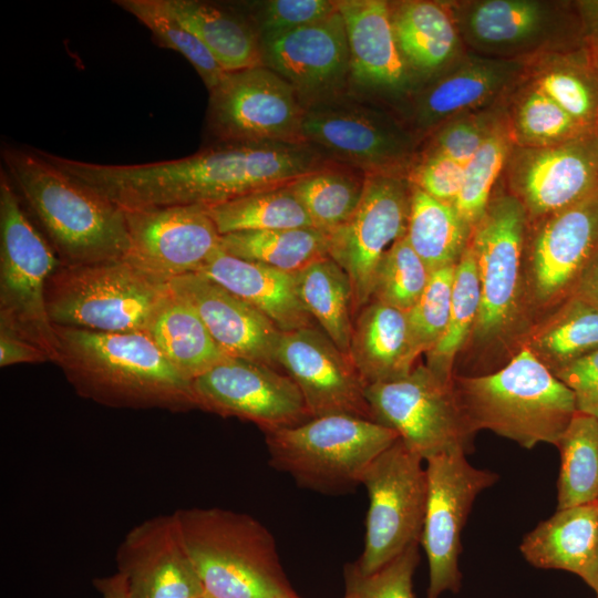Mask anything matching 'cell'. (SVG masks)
<instances>
[{
	"mask_svg": "<svg viewBox=\"0 0 598 598\" xmlns=\"http://www.w3.org/2000/svg\"><path fill=\"white\" fill-rule=\"evenodd\" d=\"M52 164L123 209L212 206L279 185L332 159L309 143H209L186 157L96 164L45 152Z\"/></svg>",
	"mask_w": 598,
	"mask_h": 598,
	"instance_id": "cell-1",
	"label": "cell"
},
{
	"mask_svg": "<svg viewBox=\"0 0 598 598\" xmlns=\"http://www.w3.org/2000/svg\"><path fill=\"white\" fill-rule=\"evenodd\" d=\"M56 360L82 398L117 409H196L192 381L146 332H100L53 326Z\"/></svg>",
	"mask_w": 598,
	"mask_h": 598,
	"instance_id": "cell-2",
	"label": "cell"
},
{
	"mask_svg": "<svg viewBox=\"0 0 598 598\" xmlns=\"http://www.w3.org/2000/svg\"><path fill=\"white\" fill-rule=\"evenodd\" d=\"M4 171L42 226L62 264L124 259V209L49 162L39 148L3 145Z\"/></svg>",
	"mask_w": 598,
	"mask_h": 598,
	"instance_id": "cell-3",
	"label": "cell"
},
{
	"mask_svg": "<svg viewBox=\"0 0 598 598\" xmlns=\"http://www.w3.org/2000/svg\"><path fill=\"white\" fill-rule=\"evenodd\" d=\"M453 386L473 434L486 429L526 448L556 445L577 412L570 389L527 347L501 370Z\"/></svg>",
	"mask_w": 598,
	"mask_h": 598,
	"instance_id": "cell-4",
	"label": "cell"
},
{
	"mask_svg": "<svg viewBox=\"0 0 598 598\" xmlns=\"http://www.w3.org/2000/svg\"><path fill=\"white\" fill-rule=\"evenodd\" d=\"M182 539L212 598H301L272 534L255 517L219 507L174 512Z\"/></svg>",
	"mask_w": 598,
	"mask_h": 598,
	"instance_id": "cell-5",
	"label": "cell"
},
{
	"mask_svg": "<svg viewBox=\"0 0 598 598\" xmlns=\"http://www.w3.org/2000/svg\"><path fill=\"white\" fill-rule=\"evenodd\" d=\"M265 436L275 470L300 487L331 495L360 485L369 465L399 439L379 422L349 414L312 417Z\"/></svg>",
	"mask_w": 598,
	"mask_h": 598,
	"instance_id": "cell-6",
	"label": "cell"
},
{
	"mask_svg": "<svg viewBox=\"0 0 598 598\" xmlns=\"http://www.w3.org/2000/svg\"><path fill=\"white\" fill-rule=\"evenodd\" d=\"M169 283L126 259L60 266L45 287L53 326L100 332H146Z\"/></svg>",
	"mask_w": 598,
	"mask_h": 598,
	"instance_id": "cell-7",
	"label": "cell"
},
{
	"mask_svg": "<svg viewBox=\"0 0 598 598\" xmlns=\"http://www.w3.org/2000/svg\"><path fill=\"white\" fill-rule=\"evenodd\" d=\"M61 260L22 209L7 172H0V329L38 346L56 360L58 340L45 287Z\"/></svg>",
	"mask_w": 598,
	"mask_h": 598,
	"instance_id": "cell-8",
	"label": "cell"
},
{
	"mask_svg": "<svg viewBox=\"0 0 598 598\" xmlns=\"http://www.w3.org/2000/svg\"><path fill=\"white\" fill-rule=\"evenodd\" d=\"M452 8L460 35L484 56L524 60L542 51L556 54L587 48L590 28L585 2L481 0Z\"/></svg>",
	"mask_w": 598,
	"mask_h": 598,
	"instance_id": "cell-9",
	"label": "cell"
},
{
	"mask_svg": "<svg viewBox=\"0 0 598 598\" xmlns=\"http://www.w3.org/2000/svg\"><path fill=\"white\" fill-rule=\"evenodd\" d=\"M306 143L370 174L408 177L422 142L393 110L351 93L305 110Z\"/></svg>",
	"mask_w": 598,
	"mask_h": 598,
	"instance_id": "cell-10",
	"label": "cell"
},
{
	"mask_svg": "<svg viewBox=\"0 0 598 598\" xmlns=\"http://www.w3.org/2000/svg\"><path fill=\"white\" fill-rule=\"evenodd\" d=\"M424 460L400 439L369 465L361 484L369 497L364 547L354 565L371 574L420 544L427 498Z\"/></svg>",
	"mask_w": 598,
	"mask_h": 598,
	"instance_id": "cell-11",
	"label": "cell"
},
{
	"mask_svg": "<svg viewBox=\"0 0 598 598\" xmlns=\"http://www.w3.org/2000/svg\"><path fill=\"white\" fill-rule=\"evenodd\" d=\"M365 399L374 421L392 429L424 461L472 450L473 433L453 381L441 380L426 365L414 367L404 378L367 385Z\"/></svg>",
	"mask_w": 598,
	"mask_h": 598,
	"instance_id": "cell-12",
	"label": "cell"
},
{
	"mask_svg": "<svg viewBox=\"0 0 598 598\" xmlns=\"http://www.w3.org/2000/svg\"><path fill=\"white\" fill-rule=\"evenodd\" d=\"M208 93L210 143H306L305 107L289 83L269 68L225 72Z\"/></svg>",
	"mask_w": 598,
	"mask_h": 598,
	"instance_id": "cell-13",
	"label": "cell"
},
{
	"mask_svg": "<svg viewBox=\"0 0 598 598\" xmlns=\"http://www.w3.org/2000/svg\"><path fill=\"white\" fill-rule=\"evenodd\" d=\"M426 462L427 498L420 544L429 561L426 598L458 592L462 574L461 537L477 496L498 480L488 470L473 466L462 452L432 456Z\"/></svg>",
	"mask_w": 598,
	"mask_h": 598,
	"instance_id": "cell-14",
	"label": "cell"
},
{
	"mask_svg": "<svg viewBox=\"0 0 598 598\" xmlns=\"http://www.w3.org/2000/svg\"><path fill=\"white\" fill-rule=\"evenodd\" d=\"M412 185L406 176L367 175L362 198L351 218L329 235L328 256L348 275L353 315L372 300L381 259L406 235Z\"/></svg>",
	"mask_w": 598,
	"mask_h": 598,
	"instance_id": "cell-15",
	"label": "cell"
},
{
	"mask_svg": "<svg viewBox=\"0 0 598 598\" xmlns=\"http://www.w3.org/2000/svg\"><path fill=\"white\" fill-rule=\"evenodd\" d=\"M196 408L256 424L265 434L310 419L291 378L274 367L227 357L192 381Z\"/></svg>",
	"mask_w": 598,
	"mask_h": 598,
	"instance_id": "cell-16",
	"label": "cell"
},
{
	"mask_svg": "<svg viewBox=\"0 0 598 598\" xmlns=\"http://www.w3.org/2000/svg\"><path fill=\"white\" fill-rule=\"evenodd\" d=\"M527 212L515 195L491 199L474 225L472 248L481 286L476 339L489 341L511 326L517 310Z\"/></svg>",
	"mask_w": 598,
	"mask_h": 598,
	"instance_id": "cell-17",
	"label": "cell"
},
{
	"mask_svg": "<svg viewBox=\"0 0 598 598\" xmlns=\"http://www.w3.org/2000/svg\"><path fill=\"white\" fill-rule=\"evenodd\" d=\"M128 250L124 259L164 282L198 272L220 247L216 225L202 205L124 209Z\"/></svg>",
	"mask_w": 598,
	"mask_h": 598,
	"instance_id": "cell-18",
	"label": "cell"
},
{
	"mask_svg": "<svg viewBox=\"0 0 598 598\" xmlns=\"http://www.w3.org/2000/svg\"><path fill=\"white\" fill-rule=\"evenodd\" d=\"M350 54V93L399 113L420 83L395 40L391 1L336 0Z\"/></svg>",
	"mask_w": 598,
	"mask_h": 598,
	"instance_id": "cell-19",
	"label": "cell"
},
{
	"mask_svg": "<svg viewBox=\"0 0 598 598\" xmlns=\"http://www.w3.org/2000/svg\"><path fill=\"white\" fill-rule=\"evenodd\" d=\"M260 44L262 64L289 83L305 110L350 93V54L338 8Z\"/></svg>",
	"mask_w": 598,
	"mask_h": 598,
	"instance_id": "cell-20",
	"label": "cell"
},
{
	"mask_svg": "<svg viewBox=\"0 0 598 598\" xmlns=\"http://www.w3.org/2000/svg\"><path fill=\"white\" fill-rule=\"evenodd\" d=\"M515 196L547 217L598 189V127L545 147H513L507 161Z\"/></svg>",
	"mask_w": 598,
	"mask_h": 598,
	"instance_id": "cell-21",
	"label": "cell"
},
{
	"mask_svg": "<svg viewBox=\"0 0 598 598\" xmlns=\"http://www.w3.org/2000/svg\"><path fill=\"white\" fill-rule=\"evenodd\" d=\"M525 60L471 54L420 86L398 113L421 142L443 123L487 107L525 75Z\"/></svg>",
	"mask_w": 598,
	"mask_h": 598,
	"instance_id": "cell-22",
	"label": "cell"
},
{
	"mask_svg": "<svg viewBox=\"0 0 598 598\" xmlns=\"http://www.w3.org/2000/svg\"><path fill=\"white\" fill-rule=\"evenodd\" d=\"M277 364L299 388L312 417L373 415L365 399L367 384L349 354L316 327L282 332Z\"/></svg>",
	"mask_w": 598,
	"mask_h": 598,
	"instance_id": "cell-23",
	"label": "cell"
},
{
	"mask_svg": "<svg viewBox=\"0 0 598 598\" xmlns=\"http://www.w3.org/2000/svg\"><path fill=\"white\" fill-rule=\"evenodd\" d=\"M116 564L130 598H198L205 594L174 513L130 529L117 548Z\"/></svg>",
	"mask_w": 598,
	"mask_h": 598,
	"instance_id": "cell-24",
	"label": "cell"
},
{
	"mask_svg": "<svg viewBox=\"0 0 598 598\" xmlns=\"http://www.w3.org/2000/svg\"><path fill=\"white\" fill-rule=\"evenodd\" d=\"M598 251V189L546 217L533 243L532 268L539 301L574 295Z\"/></svg>",
	"mask_w": 598,
	"mask_h": 598,
	"instance_id": "cell-25",
	"label": "cell"
},
{
	"mask_svg": "<svg viewBox=\"0 0 598 598\" xmlns=\"http://www.w3.org/2000/svg\"><path fill=\"white\" fill-rule=\"evenodd\" d=\"M168 283L196 309L227 355L278 365L282 331L258 309L200 272Z\"/></svg>",
	"mask_w": 598,
	"mask_h": 598,
	"instance_id": "cell-26",
	"label": "cell"
},
{
	"mask_svg": "<svg viewBox=\"0 0 598 598\" xmlns=\"http://www.w3.org/2000/svg\"><path fill=\"white\" fill-rule=\"evenodd\" d=\"M198 272L258 309L282 332L315 327L298 296L295 274L234 257L220 247Z\"/></svg>",
	"mask_w": 598,
	"mask_h": 598,
	"instance_id": "cell-27",
	"label": "cell"
},
{
	"mask_svg": "<svg viewBox=\"0 0 598 598\" xmlns=\"http://www.w3.org/2000/svg\"><path fill=\"white\" fill-rule=\"evenodd\" d=\"M391 19L398 47L420 85L461 58V35L447 4L391 1Z\"/></svg>",
	"mask_w": 598,
	"mask_h": 598,
	"instance_id": "cell-28",
	"label": "cell"
},
{
	"mask_svg": "<svg viewBox=\"0 0 598 598\" xmlns=\"http://www.w3.org/2000/svg\"><path fill=\"white\" fill-rule=\"evenodd\" d=\"M349 357L367 385L408 375L419 353L406 312L371 300L357 315Z\"/></svg>",
	"mask_w": 598,
	"mask_h": 598,
	"instance_id": "cell-29",
	"label": "cell"
},
{
	"mask_svg": "<svg viewBox=\"0 0 598 598\" xmlns=\"http://www.w3.org/2000/svg\"><path fill=\"white\" fill-rule=\"evenodd\" d=\"M174 18L194 33L225 72L264 65L259 35L238 4L164 0Z\"/></svg>",
	"mask_w": 598,
	"mask_h": 598,
	"instance_id": "cell-30",
	"label": "cell"
},
{
	"mask_svg": "<svg viewBox=\"0 0 598 598\" xmlns=\"http://www.w3.org/2000/svg\"><path fill=\"white\" fill-rule=\"evenodd\" d=\"M597 542L598 503H592L557 509L525 535L519 549L534 567L582 577Z\"/></svg>",
	"mask_w": 598,
	"mask_h": 598,
	"instance_id": "cell-31",
	"label": "cell"
},
{
	"mask_svg": "<svg viewBox=\"0 0 598 598\" xmlns=\"http://www.w3.org/2000/svg\"><path fill=\"white\" fill-rule=\"evenodd\" d=\"M146 333L189 381L228 357L196 309L172 288L155 311Z\"/></svg>",
	"mask_w": 598,
	"mask_h": 598,
	"instance_id": "cell-32",
	"label": "cell"
},
{
	"mask_svg": "<svg viewBox=\"0 0 598 598\" xmlns=\"http://www.w3.org/2000/svg\"><path fill=\"white\" fill-rule=\"evenodd\" d=\"M300 301L334 344L349 354L353 297L346 271L329 256L295 274Z\"/></svg>",
	"mask_w": 598,
	"mask_h": 598,
	"instance_id": "cell-33",
	"label": "cell"
},
{
	"mask_svg": "<svg viewBox=\"0 0 598 598\" xmlns=\"http://www.w3.org/2000/svg\"><path fill=\"white\" fill-rule=\"evenodd\" d=\"M470 228L453 204L437 200L412 185L405 236L431 274L458 262L468 246Z\"/></svg>",
	"mask_w": 598,
	"mask_h": 598,
	"instance_id": "cell-34",
	"label": "cell"
},
{
	"mask_svg": "<svg viewBox=\"0 0 598 598\" xmlns=\"http://www.w3.org/2000/svg\"><path fill=\"white\" fill-rule=\"evenodd\" d=\"M367 174L353 166L331 161L289 183L313 227L332 233L344 225L358 208Z\"/></svg>",
	"mask_w": 598,
	"mask_h": 598,
	"instance_id": "cell-35",
	"label": "cell"
},
{
	"mask_svg": "<svg viewBox=\"0 0 598 598\" xmlns=\"http://www.w3.org/2000/svg\"><path fill=\"white\" fill-rule=\"evenodd\" d=\"M234 257L296 274L328 256L329 235L316 227L237 231L220 237Z\"/></svg>",
	"mask_w": 598,
	"mask_h": 598,
	"instance_id": "cell-36",
	"label": "cell"
},
{
	"mask_svg": "<svg viewBox=\"0 0 598 598\" xmlns=\"http://www.w3.org/2000/svg\"><path fill=\"white\" fill-rule=\"evenodd\" d=\"M220 235L248 230L313 227L289 183L205 206Z\"/></svg>",
	"mask_w": 598,
	"mask_h": 598,
	"instance_id": "cell-37",
	"label": "cell"
},
{
	"mask_svg": "<svg viewBox=\"0 0 598 598\" xmlns=\"http://www.w3.org/2000/svg\"><path fill=\"white\" fill-rule=\"evenodd\" d=\"M525 347L553 372L598 350V307L571 295Z\"/></svg>",
	"mask_w": 598,
	"mask_h": 598,
	"instance_id": "cell-38",
	"label": "cell"
},
{
	"mask_svg": "<svg viewBox=\"0 0 598 598\" xmlns=\"http://www.w3.org/2000/svg\"><path fill=\"white\" fill-rule=\"evenodd\" d=\"M567 114L588 128L598 126V82L587 48L549 55L529 80Z\"/></svg>",
	"mask_w": 598,
	"mask_h": 598,
	"instance_id": "cell-39",
	"label": "cell"
},
{
	"mask_svg": "<svg viewBox=\"0 0 598 598\" xmlns=\"http://www.w3.org/2000/svg\"><path fill=\"white\" fill-rule=\"evenodd\" d=\"M556 446L560 452L557 509L598 502V419L576 412Z\"/></svg>",
	"mask_w": 598,
	"mask_h": 598,
	"instance_id": "cell-40",
	"label": "cell"
},
{
	"mask_svg": "<svg viewBox=\"0 0 598 598\" xmlns=\"http://www.w3.org/2000/svg\"><path fill=\"white\" fill-rule=\"evenodd\" d=\"M481 307V286L470 245L456 264L451 313L440 341L427 353L426 367L441 380L452 382L457 352L473 333Z\"/></svg>",
	"mask_w": 598,
	"mask_h": 598,
	"instance_id": "cell-41",
	"label": "cell"
},
{
	"mask_svg": "<svg viewBox=\"0 0 598 598\" xmlns=\"http://www.w3.org/2000/svg\"><path fill=\"white\" fill-rule=\"evenodd\" d=\"M114 2L143 23L158 44L186 58L208 92L218 84L225 71L203 42L174 18L164 0H117Z\"/></svg>",
	"mask_w": 598,
	"mask_h": 598,
	"instance_id": "cell-42",
	"label": "cell"
},
{
	"mask_svg": "<svg viewBox=\"0 0 598 598\" xmlns=\"http://www.w3.org/2000/svg\"><path fill=\"white\" fill-rule=\"evenodd\" d=\"M520 93L512 111L509 125L517 146L556 145L594 130L578 123L532 83Z\"/></svg>",
	"mask_w": 598,
	"mask_h": 598,
	"instance_id": "cell-43",
	"label": "cell"
},
{
	"mask_svg": "<svg viewBox=\"0 0 598 598\" xmlns=\"http://www.w3.org/2000/svg\"><path fill=\"white\" fill-rule=\"evenodd\" d=\"M512 150L509 125L502 120L465 165L463 185L453 206L471 227L480 220L489 204L493 187L507 164Z\"/></svg>",
	"mask_w": 598,
	"mask_h": 598,
	"instance_id": "cell-44",
	"label": "cell"
},
{
	"mask_svg": "<svg viewBox=\"0 0 598 598\" xmlns=\"http://www.w3.org/2000/svg\"><path fill=\"white\" fill-rule=\"evenodd\" d=\"M430 277L431 271L404 236L381 259L374 278L372 300L406 312L421 297Z\"/></svg>",
	"mask_w": 598,
	"mask_h": 598,
	"instance_id": "cell-45",
	"label": "cell"
},
{
	"mask_svg": "<svg viewBox=\"0 0 598 598\" xmlns=\"http://www.w3.org/2000/svg\"><path fill=\"white\" fill-rule=\"evenodd\" d=\"M456 265L431 274L427 286L406 311L411 338L417 353H427L440 341L448 323Z\"/></svg>",
	"mask_w": 598,
	"mask_h": 598,
	"instance_id": "cell-46",
	"label": "cell"
},
{
	"mask_svg": "<svg viewBox=\"0 0 598 598\" xmlns=\"http://www.w3.org/2000/svg\"><path fill=\"white\" fill-rule=\"evenodd\" d=\"M414 544L374 573L362 574L354 563L344 567L348 598H415L413 575L420 561Z\"/></svg>",
	"mask_w": 598,
	"mask_h": 598,
	"instance_id": "cell-47",
	"label": "cell"
},
{
	"mask_svg": "<svg viewBox=\"0 0 598 598\" xmlns=\"http://www.w3.org/2000/svg\"><path fill=\"white\" fill-rule=\"evenodd\" d=\"M260 42L322 20L337 10L336 0H262L238 4Z\"/></svg>",
	"mask_w": 598,
	"mask_h": 598,
	"instance_id": "cell-48",
	"label": "cell"
},
{
	"mask_svg": "<svg viewBox=\"0 0 598 598\" xmlns=\"http://www.w3.org/2000/svg\"><path fill=\"white\" fill-rule=\"evenodd\" d=\"M501 121L491 112L458 115L431 133L420 150L442 154L465 166Z\"/></svg>",
	"mask_w": 598,
	"mask_h": 598,
	"instance_id": "cell-49",
	"label": "cell"
},
{
	"mask_svg": "<svg viewBox=\"0 0 598 598\" xmlns=\"http://www.w3.org/2000/svg\"><path fill=\"white\" fill-rule=\"evenodd\" d=\"M464 168L442 154L420 150L408 179L431 197L453 204L463 185Z\"/></svg>",
	"mask_w": 598,
	"mask_h": 598,
	"instance_id": "cell-50",
	"label": "cell"
},
{
	"mask_svg": "<svg viewBox=\"0 0 598 598\" xmlns=\"http://www.w3.org/2000/svg\"><path fill=\"white\" fill-rule=\"evenodd\" d=\"M554 374L573 392L577 412L598 419V350Z\"/></svg>",
	"mask_w": 598,
	"mask_h": 598,
	"instance_id": "cell-51",
	"label": "cell"
},
{
	"mask_svg": "<svg viewBox=\"0 0 598 598\" xmlns=\"http://www.w3.org/2000/svg\"><path fill=\"white\" fill-rule=\"evenodd\" d=\"M50 361L49 355L24 338L0 329V367Z\"/></svg>",
	"mask_w": 598,
	"mask_h": 598,
	"instance_id": "cell-52",
	"label": "cell"
},
{
	"mask_svg": "<svg viewBox=\"0 0 598 598\" xmlns=\"http://www.w3.org/2000/svg\"><path fill=\"white\" fill-rule=\"evenodd\" d=\"M574 295H578L598 307V251L584 272Z\"/></svg>",
	"mask_w": 598,
	"mask_h": 598,
	"instance_id": "cell-53",
	"label": "cell"
},
{
	"mask_svg": "<svg viewBox=\"0 0 598 598\" xmlns=\"http://www.w3.org/2000/svg\"><path fill=\"white\" fill-rule=\"evenodd\" d=\"M93 584L101 598H130L125 578L118 571L111 576L95 578Z\"/></svg>",
	"mask_w": 598,
	"mask_h": 598,
	"instance_id": "cell-54",
	"label": "cell"
},
{
	"mask_svg": "<svg viewBox=\"0 0 598 598\" xmlns=\"http://www.w3.org/2000/svg\"><path fill=\"white\" fill-rule=\"evenodd\" d=\"M587 52L590 65L598 82V22L590 32L587 43Z\"/></svg>",
	"mask_w": 598,
	"mask_h": 598,
	"instance_id": "cell-55",
	"label": "cell"
},
{
	"mask_svg": "<svg viewBox=\"0 0 598 598\" xmlns=\"http://www.w3.org/2000/svg\"><path fill=\"white\" fill-rule=\"evenodd\" d=\"M581 578L590 588L595 590L598 597V542L594 556Z\"/></svg>",
	"mask_w": 598,
	"mask_h": 598,
	"instance_id": "cell-56",
	"label": "cell"
},
{
	"mask_svg": "<svg viewBox=\"0 0 598 598\" xmlns=\"http://www.w3.org/2000/svg\"><path fill=\"white\" fill-rule=\"evenodd\" d=\"M198 598H212L210 596L204 594L203 596L198 597Z\"/></svg>",
	"mask_w": 598,
	"mask_h": 598,
	"instance_id": "cell-57",
	"label": "cell"
},
{
	"mask_svg": "<svg viewBox=\"0 0 598 598\" xmlns=\"http://www.w3.org/2000/svg\"><path fill=\"white\" fill-rule=\"evenodd\" d=\"M343 598H348L347 596H343Z\"/></svg>",
	"mask_w": 598,
	"mask_h": 598,
	"instance_id": "cell-58",
	"label": "cell"
},
{
	"mask_svg": "<svg viewBox=\"0 0 598 598\" xmlns=\"http://www.w3.org/2000/svg\"><path fill=\"white\" fill-rule=\"evenodd\" d=\"M598 503V502H597Z\"/></svg>",
	"mask_w": 598,
	"mask_h": 598,
	"instance_id": "cell-59",
	"label": "cell"
},
{
	"mask_svg": "<svg viewBox=\"0 0 598 598\" xmlns=\"http://www.w3.org/2000/svg\"><path fill=\"white\" fill-rule=\"evenodd\" d=\"M598 598V597H597Z\"/></svg>",
	"mask_w": 598,
	"mask_h": 598,
	"instance_id": "cell-60",
	"label": "cell"
}]
</instances>
